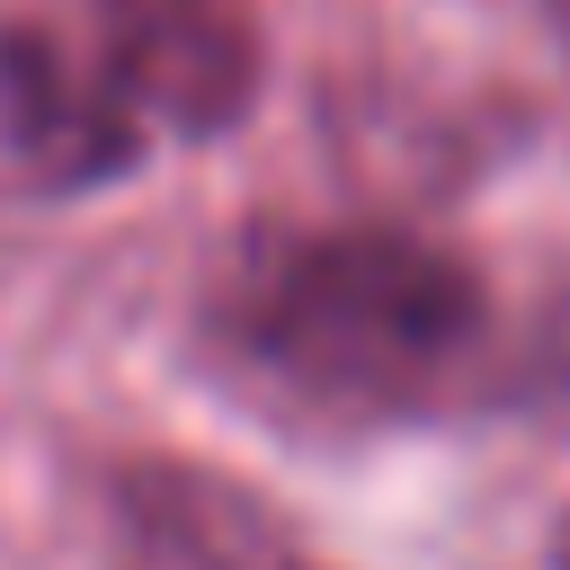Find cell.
I'll use <instances>...</instances> for the list:
<instances>
[{
	"mask_svg": "<svg viewBox=\"0 0 570 570\" xmlns=\"http://www.w3.org/2000/svg\"><path fill=\"white\" fill-rule=\"evenodd\" d=\"M205 356L294 428H401L490 401L499 294L410 223H258L196 303Z\"/></svg>",
	"mask_w": 570,
	"mask_h": 570,
	"instance_id": "6da1fadb",
	"label": "cell"
},
{
	"mask_svg": "<svg viewBox=\"0 0 570 570\" xmlns=\"http://www.w3.org/2000/svg\"><path fill=\"white\" fill-rule=\"evenodd\" d=\"M0 160L36 196H89L142 160V107L98 45L45 18H0Z\"/></svg>",
	"mask_w": 570,
	"mask_h": 570,
	"instance_id": "7a4b0ae2",
	"label": "cell"
},
{
	"mask_svg": "<svg viewBox=\"0 0 570 570\" xmlns=\"http://www.w3.org/2000/svg\"><path fill=\"white\" fill-rule=\"evenodd\" d=\"M107 570H338L267 490L196 454H125L107 472Z\"/></svg>",
	"mask_w": 570,
	"mask_h": 570,
	"instance_id": "3957f363",
	"label": "cell"
},
{
	"mask_svg": "<svg viewBox=\"0 0 570 570\" xmlns=\"http://www.w3.org/2000/svg\"><path fill=\"white\" fill-rule=\"evenodd\" d=\"M98 53L142 107L187 142H214L258 98V18L240 0H89Z\"/></svg>",
	"mask_w": 570,
	"mask_h": 570,
	"instance_id": "277c9868",
	"label": "cell"
},
{
	"mask_svg": "<svg viewBox=\"0 0 570 570\" xmlns=\"http://www.w3.org/2000/svg\"><path fill=\"white\" fill-rule=\"evenodd\" d=\"M552 392H570V276L534 303L517 338H499V374H490V401H552Z\"/></svg>",
	"mask_w": 570,
	"mask_h": 570,
	"instance_id": "5b68a950",
	"label": "cell"
},
{
	"mask_svg": "<svg viewBox=\"0 0 570 570\" xmlns=\"http://www.w3.org/2000/svg\"><path fill=\"white\" fill-rule=\"evenodd\" d=\"M552 570H570V499H561V517H552Z\"/></svg>",
	"mask_w": 570,
	"mask_h": 570,
	"instance_id": "8992f818",
	"label": "cell"
},
{
	"mask_svg": "<svg viewBox=\"0 0 570 570\" xmlns=\"http://www.w3.org/2000/svg\"><path fill=\"white\" fill-rule=\"evenodd\" d=\"M552 18H561V27H570V0H552Z\"/></svg>",
	"mask_w": 570,
	"mask_h": 570,
	"instance_id": "52a82bcc",
	"label": "cell"
}]
</instances>
